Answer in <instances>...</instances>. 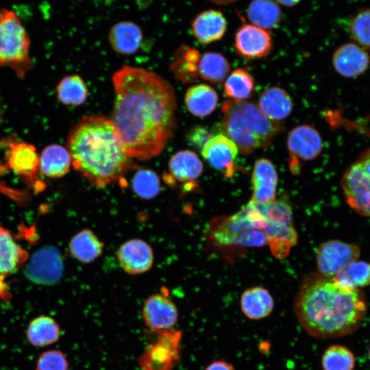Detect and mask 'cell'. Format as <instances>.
<instances>
[{
	"label": "cell",
	"mask_w": 370,
	"mask_h": 370,
	"mask_svg": "<svg viewBox=\"0 0 370 370\" xmlns=\"http://www.w3.org/2000/svg\"><path fill=\"white\" fill-rule=\"evenodd\" d=\"M110 118L130 158L159 156L175 130L176 97L171 84L145 69L123 66L112 76Z\"/></svg>",
	"instance_id": "obj_1"
},
{
	"label": "cell",
	"mask_w": 370,
	"mask_h": 370,
	"mask_svg": "<svg viewBox=\"0 0 370 370\" xmlns=\"http://www.w3.org/2000/svg\"><path fill=\"white\" fill-rule=\"evenodd\" d=\"M363 294L338 284L334 278L308 276L297 294L293 311L303 328L318 339L354 332L366 313Z\"/></svg>",
	"instance_id": "obj_2"
},
{
	"label": "cell",
	"mask_w": 370,
	"mask_h": 370,
	"mask_svg": "<svg viewBox=\"0 0 370 370\" xmlns=\"http://www.w3.org/2000/svg\"><path fill=\"white\" fill-rule=\"evenodd\" d=\"M66 148L73 168L99 188L121 183L125 174L136 166L110 118L104 116L82 117L71 129Z\"/></svg>",
	"instance_id": "obj_3"
},
{
	"label": "cell",
	"mask_w": 370,
	"mask_h": 370,
	"mask_svg": "<svg viewBox=\"0 0 370 370\" xmlns=\"http://www.w3.org/2000/svg\"><path fill=\"white\" fill-rule=\"evenodd\" d=\"M221 110V131L243 155L269 146L284 128L280 122L267 116L254 102L227 99L223 102Z\"/></svg>",
	"instance_id": "obj_4"
},
{
	"label": "cell",
	"mask_w": 370,
	"mask_h": 370,
	"mask_svg": "<svg viewBox=\"0 0 370 370\" xmlns=\"http://www.w3.org/2000/svg\"><path fill=\"white\" fill-rule=\"evenodd\" d=\"M29 49L30 39L21 17L13 10L0 8V66L24 77L33 67Z\"/></svg>",
	"instance_id": "obj_5"
},
{
	"label": "cell",
	"mask_w": 370,
	"mask_h": 370,
	"mask_svg": "<svg viewBox=\"0 0 370 370\" xmlns=\"http://www.w3.org/2000/svg\"><path fill=\"white\" fill-rule=\"evenodd\" d=\"M148 332L153 338L137 359L139 370H174L181 360L182 331Z\"/></svg>",
	"instance_id": "obj_6"
},
{
	"label": "cell",
	"mask_w": 370,
	"mask_h": 370,
	"mask_svg": "<svg viewBox=\"0 0 370 370\" xmlns=\"http://www.w3.org/2000/svg\"><path fill=\"white\" fill-rule=\"evenodd\" d=\"M287 148L291 171L299 172L300 161H310L317 158L323 149V140L318 130L308 124L295 127L288 134Z\"/></svg>",
	"instance_id": "obj_7"
},
{
	"label": "cell",
	"mask_w": 370,
	"mask_h": 370,
	"mask_svg": "<svg viewBox=\"0 0 370 370\" xmlns=\"http://www.w3.org/2000/svg\"><path fill=\"white\" fill-rule=\"evenodd\" d=\"M360 254V248L355 245L338 240L324 242L316 252L318 271L324 277L334 278L349 264L356 261Z\"/></svg>",
	"instance_id": "obj_8"
},
{
	"label": "cell",
	"mask_w": 370,
	"mask_h": 370,
	"mask_svg": "<svg viewBox=\"0 0 370 370\" xmlns=\"http://www.w3.org/2000/svg\"><path fill=\"white\" fill-rule=\"evenodd\" d=\"M5 153L7 166L17 175L32 181L37 177L39 171V156L31 144L8 136L0 140Z\"/></svg>",
	"instance_id": "obj_9"
},
{
	"label": "cell",
	"mask_w": 370,
	"mask_h": 370,
	"mask_svg": "<svg viewBox=\"0 0 370 370\" xmlns=\"http://www.w3.org/2000/svg\"><path fill=\"white\" fill-rule=\"evenodd\" d=\"M341 185L351 208L360 215L370 217V180L356 160L344 173Z\"/></svg>",
	"instance_id": "obj_10"
},
{
	"label": "cell",
	"mask_w": 370,
	"mask_h": 370,
	"mask_svg": "<svg viewBox=\"0 0 370 370\" xmlns=\"http://www.w3.org/2000/svg\"><path fill=\"white\" fill-rule=\"evenodd\" d=\"M142 316L148 331L173 328L179 317L174 301L164 292L149 296L143 303Z\"/></svg>",
	"instance_id": "obj_11"
},
{
	"label": "cell",
	"mask_w": 370,
	"mask_h": 370,
	"mask_svg": "<svg viewBox=\"0 0 370 370\" xmlns=\"http://www.w3.org/2000/svg\"><path fill=\"white\" fill-rule=\"evenodd\" d=\"M234 47L237 54L246 60L267 56L273 48L269 32L252 24H243L235 34Z\"/></svg>",
	"instance_id": "obj_12"
},
{
	"label": "cell",
	"mask_w": 370,
	"mask_h": 370,
	"mask_svg": "<svg viewBox=\"0 0 370 370\" xmlns=\"http://www.w3.org/2000/svg\"><path fill=\"white\" fill-rule=\"evenodd\" d=\"M204 158L225 177H232L236 171L238 149L236 144L223 134L211 137L201 149Z\"/></svg>",
	"instance_id": "obj_13"
},
{
	"label": "cell",
	"mask_w": 370,
	"mask_h": 370,
	"mask_svg": "<svg viewBox=\"0 0 370 370\" xmlns=\"http://www.w3.org/2000/svg\"><path fill=\"white\" fill-rule=\"evenodd\" d=\"M332 62L337 73L352 79L367 71L370 65V56L367 49L351 42L343 44L334 51Z\"/></svg>",
	"instance_id": "obj_14"
},
{
	"label": "cell",
	"mask_w": 370,
	"mask_h": 370,
	"mask_svg": "<svg viewBox=\"0 0 370 370\" xmlns=\"http://www.w3.org/2000/svg\"><path fill=\"white\" fill-rule=\"evenodd\" d=\"M63 266L58 250L48 247L38 251L33 256L27 269V275L34 282L52 284L62 276Z\"/></svg>",
	"instance_id": "obj_15"
},
{
	"label": "cell",
	"mask_w": 370,
	"mask_h": 370,
	"mask_svg": "<svg viewBox=\"0 0 370 370\" xmlns=\"http://www.w3.org/2000/svg\"><path fill=\"white\" fill-rule=\"evenodd\" d=\"M116 258L122 269L130 275L144 273L153 266V253L145 241L133 238L123 243L116 251Z\"/></svg>",
	"instance_id": "obj_16"
},
{
	"label": "cell",
	"mask_w": 370,
	"mask_h": 370,
	"mask_svg": "<svg viewBox=\"0 0 370 370\" xmlns=\"http://www.w3.org/2000/svg\"><path fill=\"white\" fill-rule=\"evenodd\" d=\"M278 176L273 164L268 159H258L251 174V201L264 204L275 200Z\"/></svg>",
	"instance_id": "obj_17"
},
{
	"label": "cell",
	"mask_w": 370,
	"mask_h": 370,
	"mask_svg": "<svg viewBox=\"0 0 370 370\" xmlns=\"http://www.w3.org/2000/svg\"><path fill=\"white\" fill-rule=\"evenodd\" d=\"M169 174L164 176L167 184L176 182L194 183L202 174L204 165L197 155L190 150L179 151L169 160Z\"/></svg>",
	"instance_id": "obj_18"
},
{
	"label": "cell",
	"mask_w": 370,
	"mask_h": 370,
	"mask_svg": "<svg viewBox=\"0 0 370 370\" xmlns=\"http://www.w3.org/2000/svg\"><path fill=\"white\" fill-rule=\"evenodd\" d=\"M28 258V253L13 238L11 234L0 227V295H4L6 276L16 271Z\"/></svg>",
	"instance_id": "obj_19"
},
{
	"label": "cell",
	"mask_w": 370,
	"mask_h": 370,
	"mask_svg": "<svg viewBox=\"0 0 370 370\" xmlns=\"http://www.w3.org/2000/svg\"><path fill=\"white\" fill-rule=\"evenodd\" d=\"M227 27V22L222 12L208 10L196 16L191 25V31L200 43L207 45L221 40Z\"/></svg>",
	"instance_id": "obj_20"
},
{
	"label": "cell",
	"mask_w": 370,
	"mask_h": 370,
	"mask_svg": "<svg viewBox=\"0 0 370 370\" xmlns=\"http://www.w3.org/2000/svg\"><path fill=\"white\" fill-rule=\"evenodd\" d=\"M143 38L140 27L131 21H121L114 24L108 34V40L113 50L123 55L137 52Z\"/></svg>",
	"instance_id": "obj_21"
},
{
	"label": "cell",
	"mask_w": 370,
	"mask_h": 370,
	"mask_svg": "<svg viewBox=\"0 0 370 370\" xmlns=\"http://www.w3.org/2000/svg\"><path fill=\"white\" fill-rule=\"evenodd\" d=\"M258 106L270 119L280 122L292 112L293 102L284 89L271 86L260 94Z\"/></svg>",
	"instance_id": "obj_22"
},
{
	"label": "cell",
	"mask_w": 370,
	"mask_h": 370,
	"mask_svg": "<svg viewBox=\"0 0 370 370\" xmlns=\"http://www.w3.org/2000/svg\"><path fill=\"white\" fill-rule=\"evenodd\" d=\"M72 160L66 147L52 144L47 146L39 156V171L46 177L58 178L70 171Z\"/></svg>",
	"instance_id": "obj_23"
},
{
	"label": "cell",
	"mask_w": 370,
	"mask_h": 370,
	"mask_svg": "<svg viewBox=\"0 0 370 370\" xmlns=\"http://www.w3.org/2000/svg\"><path fill=\"white\" fill-rule=\"evenodd\" d=\"M273 308V299L269 291L264 288H249L241 295V311L251 320H260L268 317Z\"/></svg>",
	"instance_id": "obj_24"
},
{
	"label": "cell",
	"mask_w": 370,
	"mask_h": 370,
	"mask_svg": "<svg viewBox=\"0 0 370 370\" xmlns=\"http://www.w3.org/2000/svg\"><path fill=\"white\" fill-rule=\"evenodd\" d=\"M200 54L195 48L182 44L175 51L170 69L182 84H191L199 75Z\"/></svg>",
	"instance_id": "obj_25"
},
{
	"label": "cell",
	"mask_w": 370,
	"mask_h": 370,
	"mask_svg": "<svg viewBox=\"0 0 370 370\" xmlns=\"http://www.w3.org/2000/svg\"><path fill=\"white\" fill-rule=\"evenodd\" d=\"M184 102L192 114L197 117H205L216 109L218 95L216 90L208 85L197 84L188 88Z\"/></svg>",
	"instance_id": "obj_26"
},
{
	"label": "cell",
	"mask_w": 370,
	"mask_h": 370,
	"mask_svg": "<svg viewBox=\"0 0 370 370\" xmlns=\"http://www.w3.org/2000/svg\"><path fill=\"white\" fill-rule=\"evenodd\" d=\"M69 247L74 258L90 263L101 255L104 245L91 230L84 229L73 236Z\"/></svg>",
	"instance_id": "obj_27"
},
{
	"label": "cell",
	"mask_w": 370,
	"mask_h": 370,
	"mask_svg": "<svg viewBox=\"0 0 370 370\" xmlns=\"http://www.w3.org/2000/svg\"><path fill=\"white\" fill-rule=\"evenodd\" d=\"M28 342L34 347H46L56 343L60 337V328L52 317L41 315L33 319L26 330Z\"/></svg>",
	"instance_id": "obj_28"
},
{
	"label": "cell",
	"mask_w": 370,
	"mask_h": 370,
	"mask_svg": "<svg viewBox=\"0 0 370 370\" xmlns=\"http://www.w3.org/2000/svg\"><path fill=\"white\" fill-rule=\"evenodd\" d=\"M247 14L252 25L269 30L279 25L282 12L275 0H251Z\"/></svg>",
	"instance_id": "obj_29"
},
{
	"label": "cell",
	"mask_w": 370,
	"mask_h": 370,
	"mask_svg": "<svg viewBox=\"0 0 370 370\" xmlns=\"http://www.w3.org/2000/svg\"><path fill=\"white\" fill-rule=\"evenodd\" d=\"M255 88V79L246 69L238 68L226 78L223 85L225 96L233 101H245L250 98Z\"/></svg>",
	"instance_id": "obj_30"
},
{
	"label": "cell",
	"mask_w": 370,
	"mask_h": 370,
	"mask_svg": "<svg viewBox=\"0 0 370 370\" xmlns=\"http://www.w3.org/2000/svg\"><path fill=\"white\" fill-rule=\"evenodd\" d=\"M57 97L63 104L78 106L83 104L88 94L84 79L78 75L64 77L56 87Z\"/></svg>",
	"instance_id": "obj_31"
},
{
	"label": "cell",
	"mask_w": 370,
	"mask_h": 370,
	"mask_svg": "<svg viewBox=\"0 0 370 370\" xmlns=\"http://www.w3.org/2000/svg\"><path fill=\"white\" fill-rule=\"evenodd\" d=\"M230 69V64L223 55L207 51L200 58L199 75L205 81L218 84L226 78Z\"/></svg>",
	"instance_id": "obj_32"
},
{
	"label": "cell",
	"mask_w": 370,
	"mask_h": 370,
	"mask_svg": "<svg viewBox=\"0 0 370 370\" xmlns=\"http://www.w3.org/2000/svg\"><path fill=\"white\" fill-rule=\"evenodd\" d=\"M132 178V188L134 193L141 199H151L160 191L158 175L151 169L136 166Z\"/></svg>",
	"instance_id": "obj_33"
},
{
	"label": "cell",
	"mask_w": 370,
	"mask_h": 370,
	"mask_svg": "<svg viewBox=\"0 0 370 370\" xmlns=\"http://www.w3.org/2000/svg\"><path fill=\"white\" fill-rule=\"evenodd\" d=\"M341 286L348 288H358L370 283V262L355 261L334 278Z\"/></svg>",
	"instance_id": "obj_34"
},
{
	"label": "cell",
	"mask_w": 370,
	"mask_h": 370,
	"mask_svg": "<svg viewBox=\"0 0 370 370\" xmlns=\"http://www.w3.org/2000/svg\"><path fill=\"white\" fill-rule=\"evenodd\" d=\"M355 359L347 347L334 345L328 347L321 358L323 370H353Z\"/></svg>",
	"instance_id": "obj_35"
},
{
	"label": "cell",
	"mask_w": 370,
	"mask_h": 370,
	"mask_svg": "<svg viewBox=\"0 0 370 370\" xmlns=\"http://www.w3.org/2000/svg\"><path fill=\"white\" fill-rule=\"evenodd\" d=\"M349 32L354 42L370 49V8H361L352 16Z\"/></svg>",
	"instance_id": "obj_36"
},
{
	"label": "cell",
	"mask_w": 370,
	"mask_h": 370,
	"mask_svg": "<svg viewBox=\"0 0 370 370\" xmlns=\"http://www.w3.org/2000/svg\"><path fill=\"white\" fill-rule=\"evenodd\" d=\"M69 362L64 353L58 349L42 352L36 361V370H68Z\"/></svg>",
	"instance_id": "obj_37"
},
{
	"label": "cell",
	"mask_w": 370,
	"mask_h": 370,
	"mask_svg": "<svg viewBox=\"0 0 370 370\" xmlns=\"http://www.w3.org/2000/svg\"><path fill=\"white\" fill-rule=\"evenodd\" d=\"M211 137L208 130L201 126H196L188 132L187 140L193 147L201 149Z\"/></svg>",
	"instance_id": "obj_38"
},
{
	"label": "cell",
	"mask_w": 370,
	"mask_h": 370,
	"mask_svg": "<svg viewBox=\"0 0 370 370\" xmlns=\"http://www.w3.org/2000/svg\"><path fill=\"white\" fill-rule=\"evenodd\" d=\"M356 161L360 164L370 180V147L363 150L358 156Z\"/></svg>",
	"instance_id": "obj_39"
},
{
	"label": "cell",
	"mask_w": 370,
	"mask_h": 370,
	"mask_svg": "<svg viewBox=\"0 0 370 370\" xmlns=\"http://www.w3.org/2000/svg\"><path fill=\"white\" fill-rule=\"evenodd\" d=\"M204 370H235V369L231 363L220 360L212 362Z\"/></svg>",
	"instance_id": "obj_40"
},
{
	"label": "cell",
	"mask_w": 370,
	"mask_h": 370,
	"mask_svg": "<svg viewBox=\"0 0 370 370\" xmlns=\"http://www.w3.org/2000/svg\"><path fill=\"white\" fill-rule=\"evenodd\" d=\"M278 4L286 7H293L297 5L301 0H275Z\"/></svg>",
	"instance_id": "obj_41"
},
{
	"label": "cell",
	"mask_w": 370,
	"mask_h": 370,
	"mask_svg": "<svg viewBox=\"0 0 370 370\" xmlns=\"http://www.w3.org/2000/svg\"><path fill=\"white\" fill-rule=\"evenodd\" d=\"M217 5H227L238 0H207Z\"/></svg>",
	"instance_id": "obj_42"
},
{
	"label": "cell",
	"mask_w": 370,
	"mask_h": 370,
	"mask_svg": "<svg viewBox=\"0 0 370 370\" xmlns=\"http://www.w3.org/2000/svg\"><path fill=\"white\" fill-rule=\"evenodd\" d=\"M2 118H3V108H2V106H1V101H0V124H1V121H2Z\"/></svg>",
	"instance_id": "obj_43"
},
{
	"label": "cell",
	"mask_w": 370,
	"mask_h": 370,
	"mask_svg": "<svg viewBox=\"0 0 370 370\" xmlns=\"http://www.w3.org/2000/svg\"><path fill=\"white\" fill-rule=\"evenodd\" d=\"M369 358H370V347H369Z\"/></svg>",
	"instance_id": "obj_44"
}]
</instances>
